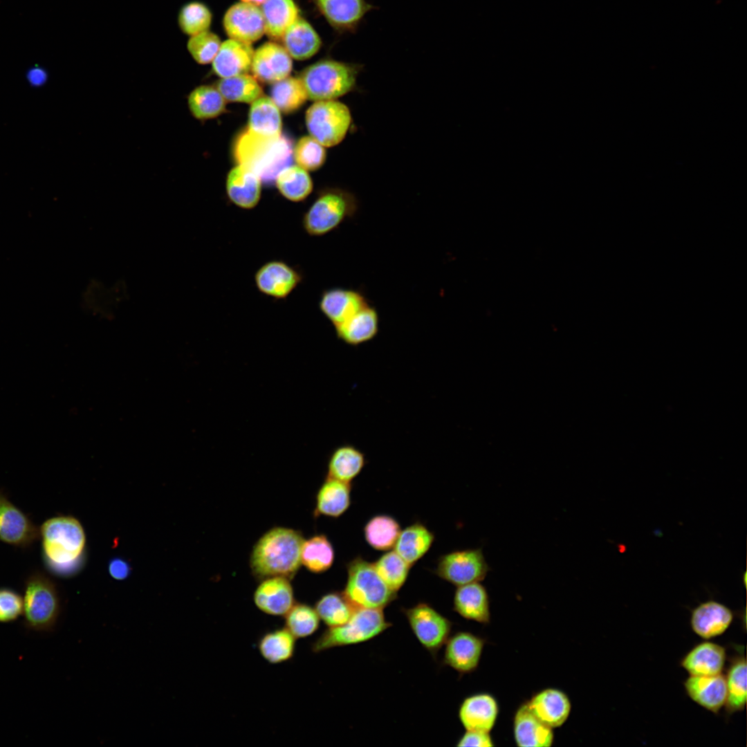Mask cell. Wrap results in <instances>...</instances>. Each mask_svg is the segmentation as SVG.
Instances as JSON below:
<instances>
[{
  "mask_svg": "<svg viewBox=\"0 0 747 747\" xmlns=\"http://www.w3.org/2000/svg\"><path fill=\"white\" fill-rule=\"evenodd\" d=\"M243 3L252 4L256 6H259L264 4L266 0H241Z\"/></svg>",
  "mask_w": 747,
  "mask_h": 747,
  "instance_id": "cell-55",
  "label": "cell"
},
{
  "mask_svg": "<svg viewBox=\"0 0 747 747\" xmlns=\"http://www.w3.org/2000/svg\"><path fill=\"white\" fill-rule=\"evenodd\" d=\"M513 735L516 745L519 747H549L554 741L553 728L541 721L526 702L514 714Z\"/></svg>",
  "mask_w": 747,
  "mask_h": 747,
  "instance_id": "cell-24",
  "label": "cell"
},
{
  "mask_svg": "<svg viewBox=\"0 0 747 747\" xmlns=\"http://www.w3.org/2000/svg\"><path fill=\"white\" fill-rule=\"evenodd\" d=\"M338 339L357 347L374 340L379 333V314L369 304L340 325L334 327Z\"/></svg>",
  "mask_w": 747,
  "mask_h": 747,
  "instance_id": "cell-28",
  "label": "cell"
},
{
  "mask_svg": "<svg viewBox=\"0 0 747 747\" xmlns=\"http://www.w3.org/2000/svg\"><path fill=\"white\" fill-rule=\"evenodd\" d=\"M351 505V483L326 477L316 496L314 516L339 517Z\"/></svg>",
  "mask_w": 747,
  "mask_h": 747,
  "instance_id": "cell-32",
  "label": "cell"
},
{
  "mask_svg": "<svg viewBox=\"0 0 747 747\" xmlns=\"http://www.w3.org/2000/svg\"><path fill=\"white\" fill-rule=\"evenodd\" d=\"M302 273L283 260H270L256 271L254 280L259 293L275 299H286L302 282Z\"/></svg>",
  "mask_w": 747,
  "mask_h": 747,
  "instance_id": "cell-13",
  "label": "cell"
},
{
  "mask_svg": "<svg viewBox=\"0 0 747 747\" xmlns=\"http://www.w3.org/2000/svg\"><path fill=\"white\" fill-rule=\"evenodd\" d=\"M127 284L122 279L108 282L100 279H90L81 295V305L90 315L110 319L127 301Z\"/></svg>",
  "mask_w": 747,
  "mask_h": 747,
  "instance_id": "cell-12",
  "label": "cell"
},
{
  "mask_svg": "<svg viewBox=\"0 0 747 747\" xmlns=\"http://www.w3.org/2000/svg\"><path fill=\"white\" fill-rule=\"evenodd\" d=\"M270 99L279 111L290 113L301 107L308 97L299 77H286L273 83Z\"/></svg>",
  "mask_w": 747,
  "mask_h": 747,
  "instance_id": "cell-45",
  "label": "cell"
},
{
  "mask_svg": "<svg viewBox=\"0 0 747 747\" xmlns=\"http://www.w3.org/2000/svg\"><path fill=\"white\" fill-rule=\"evenodd\" d=\"M305 120L310 136L328 147L344 140L352 122L349 107L335 100L316 101L306 111Z\"/></svg>",
  "mask_w": 747,
  "mask_h": 747,
  "instance_id": "cell-9",
  "label": "cell"
},
{
  "mask_svg": "<svg viewBox=\"0 0 747 747\" xmlns=\"http://www.w3.org/2000/svg\"><path fill=\"white\" fill-rule=\"evenodd\" d=\"M453 609L466 620L481 624L490 621V598L479 582L458 586L453 599Z\"/></svg>",
  "mask_w": 747,
  "mask_h": 747,
  "instance_id": "cell-29",
  "label": "cell"
},
{
  "mask_svg": "<svg viewBox=\"0 0 747 747\" xmlns=\"http://www.w3.org/2000/svg\"><path fill=\"white\" fill-rule=\"evenodd\" d=\"M335 552L328 537L322 534L304 540L301 548V564L309 571L321 573L333 565Z\"/></svg>",
  "mask_w": 747,
  "mask_h": 747,
  "instance_id": "cell-39",
  "label": "cell"
},
{
  "mask_svg": "<svg viewBox=\"0 0 747 747\" xmlns=\"http://www.w3.org/2000/svg\"><path fill=\"white\" fill-rule=\"evenodd\" d=\"M486 640L469 631L450 635L445 643L442 663L461 674L475 671L480 663Z\"/></svg>",
  "mask_w": 747,
  "mask_h": 747,
  "instance_id": "cell-15",
  "label": "cell"
},
{
  "mask_svg": "<svg viewBox=\"0 0 747 747\" xmlns=\"http://www.w3.org/2000/svg\"><path fill=\"white\" fill-rule=\"evenodd\" d=\"M434 540L433 533L423 524L417 522L400 531L394 548L412 566L429 551Z\"/></svg>",
  "mask_w": 747,
  "mask_h": 747,
  "instance_id": "cell-34",
  "label": "cell"
},
{
  "mask_svg": "<svg viewBox=\"0 0 747 747\" xmlns=\"http://www.w3.org/2000/svg\"><path fill=\"white\" fill-rule=\"evenodd\" d=\"M358 210V201L353 194L338 188L324 190L304 214L302 225L308 235L322 237L353 218Z\"/></svg>",
  "mask_w": 747,
  "mask_h": 747,
  "instance_id": "cell-6",
  "label": "cell"
},
{
  "mask_svg": "<svg viewBox=\"0 0 747 747\" xmlns=\"http://www.w3.org/2000/svg\"><path fill=\"white\" fill-rule=\"evenodd\" d=\"M23 598L24 625L37 633L53 631L58 622L61 606L55 583L42 572H34L25 580Z\"/></svg>",
  "mask_w": 747,
  "mask_h": 747,
  "instance_id": "cell-5",
  "label": "cell"
},
{
  "mask_svg": "<svg viewBox=\"0 0 747 747\" xmlns=\"http://www.w3.org/2000/svg\"><path fill=\"white\" fill-rule=\"evenodd\" d=\"M302 533L292 528L275 527L255 543L250 557L251 571L257 579L282 576L292 580L301 564Z\"/></svg>",
  "mask_w": 747,
  "mask_h": 747,
  "instance_id": "cell-2",
  "label": "cell"
},
{
  "mask_svg": "<svg viewBox=\"0 0 747 747\" xmlns=\"http://www.w3.org/2000/svg\"><path fill=\"white\" fill-rule=\"evenodd\" d=\"M226 192L234 205L244 210L253 209L261 199V180L249 167L237 165L228 175Z\"/></svg>",
  "mask_w": 747,
  "mask_h": 747,
  "instance_id": "cell-25",
  "label": "cell"
},
{
  "mask_svg": "<svg viewBox=\"0 0 747 747\" xmlns=\"http://www.w3.org/2000/svg\"><path fill=\"white\" fill-rule=\"evenodd\" d=\"M326 158L324 147L311 136L302 137L293 147V159L298 166L306 171L320 168Z\"/></svg>",
  "mask_w": 747,
  "mask_h": 747,
  "instance_id": "cell-49",
  "label": "cell"
},
{
  "mask_svg": "<svg viewBox=\"0 0 747 747\" xmlns=\"http://www.w3.org/2000/svg\"><path fill=\"white\" fill-rule=\"evenodd\" d=\"M290 580L282 576L261 580L253 595L256 607L268 615L284 616L295 603Z\"/></svg>",
  "mask_w": 747,
  "mask_h": 747,
  "instance_id": "cell-20",
  "label": "cell"
},
{
  "mask_svg": "<svg viewBox=\"0 0 747 747\" xmlns=\"http://www.w3.org/2000/svg\"><path fill=\"white\" fill-rule=\"evenodd\" d=\"M257 647L267 662L279 664L294 656L296 638L284 627L265 633L259 638Z\"/></svg>",
  "mask_w": 747,
  "mask_h": 747,
  "instance_id": "cell-38",
  "label": "cell"
},
{
  "mask_svg": "<svg viewBox=\"0 0 747 747\" xmlns=\"http://www.w3.org/2000/svg\"><path fill=\"white\" fill-rule=\"evenodd\" d=\"M266 34L273 40L282 39L288 28L298 18L294 0H266L261 8Z\"/></svg>",
  "mask_w": 747,
  "mask_h": 747,
  "instance_id": "cell-35",
  "label": "cell"
},
{
  "mask_svg": "<svg viewBox=\"0 0 747 747\" xmlns=\"http://www.w3.org/2000/svg\"><path fill=\"white\" fill-rule=\"evenodd\" d=\"M279 193L287 200L300 202L305 200L313 190V182L306 170L298 165H289L283 169L275 178Z\"/></svg>",
  "mask_w": 747,
  "mask_h": 747,
  "instance_id": "cell-41",
  "label": "cell"
},
{
  "mask_svg": "<svg viewBox=\"0 0 747 747\" xmlns=\"http://www.w3.org/2000/svg\"><path fill=\"white\" fill-rule=\"evenodd\" d=\"M254 52L251 44L228 39L221 43L212 61L213 71L221 78L247 74L251 68Z\"/></svg>",
  "mask_w": 747,
  "mask_h": 747,
  "instance_id": "cell-30",
  "label": "cell"
},
{
  "mask_svg": "<svg viewBox=\"0 0 747 747\" xmlns=\"http://www.w3.org/2000/svg\"><path fill=\"white\" fill-rule=\"evenodd\" d=\"M27 79L33 86H41L46 82L47 73L44 68L35 66L28 71Z\"/></svg>",
  "mask_w": 747,
  "mask_h": 747,
  "instance_id": "cell-54",
  "label": "cell"
},
{
  "mask_svg": "<svg viewBox=\"0 0 747 747\" xmlns=\"http://www.w3.org/2000/svg\"><path fill=\"white\" fill-rule=\"evenodd\" d=\"M362 68L360 64L325 59L306 68L299 79L308 99L332 100L356 89Z\"/></svg>",
  "mask_w": 747,
  "mask_h": 747,
  "instance_id": "cell-4",
  "label": "cell"
},
{
  "mask_svg": "<svg viewBox=\"0 0 747 747\" xmlns=\"http://www.w3.org/2000/svg\"><path fill=\"white\" fill-rule=\"evenodd\" d=\"M347 569L342 593L356 609H383L397 598V592L384 582L373 563L357 557L348 563Z\"/></svg>",
  "mask_w": 747,
  "mask_h": 747,
  "instance_id": "cell-8",
  "label": "cell"
},
{
  "mask_svg": "<svg viewBox=\"0 0 747 747\" xmlns=\"http://www.w3.org/2000/svg\"><path fill=\"white\" fill-rule=\"evenodd\" d=\"M401 611L418 641L435 658L451 634L452 622L426 602Z\"/></svg>",
  "mask_w": 747,
  "mask_h": 747,
  "instance_id": "cell-10",
  "label": "cell"
},
{
  "mask_svg": "<svg viewBox=\"0 0 747 747\" xmlns=\"http://www.w3.org/2000/svg\"><path fill=\"white\" fill-rule=\"evenodd\" d=\"M189 109L199 120L217 117L225 109V100L216 87L201 85L192 91L187 98Z\"/></svg>",
  "mask_w": 747,
  "mask_h": 747,
  "instance_id": "cell-42",
  "label": "cell"
},
{
  "mask_svg": "<svg viewBox=\"0 0 747 747\" xmlns=\"http://www.w3.org/2000/svg\"><path fill=\"white\" fill-rule=\"evenodd\" d=\"M746 659L744 654L732 658L725 675L726 684V711L728 714L741 712L746 704Z\"/></svg>",
  "mask_w": 747,
  "mask_h": 747,
  "instance_id": "cell-37",
  "label": "cell"
},
{
  "mask_svg": "<svg viewBox=\"0 0 747 747\" xmlns=\"http://www.w3.org/2000/svg\"><path fill=\"white\" fill-rule=\"evenodd\" d=\"M284 48L297 60L307 59L318 52L322 40L313 26L298 18L288 28L282 37Z\"/></svg>",
  "mask_w": 747,
  "mask_h": 747,
  "instance_id": "cell-31",
  "label": "cell"
},
{
  "mask_svg": "<svg viewBox=\"0 0 747 747\" xmlns=\"http://www.w3.org/2000/svg\"><path fill=\"white\" fill-rule=\"evenodd\" d=\"M39 537V528L0 490V541L20 548Z\"/></svg>",
  "mask_w": 747,
  "mask_h": 747,
  "instance_id": "cell-14",
  "label": "cell"
},
{
  "mask_svg": "<svg viewBox=\"0 0 747 747\" xmlns=\"http://www.w3.org/2000/svg\"><path fill=\"white\" fill-rule=\"evenodd\" d=\"M526 703L541 721L553 729L562 726L571 710L568 695L561 690L553 688L539 691Z\"/></svg>",
  "mask_w": 747,
  "mask_h": 747,
  "instance_id": "cell-23",
  "label": "cell"
},
{
  "mask_svg": "<svg viewBox=\"0 0 747 747\" xmlns=\"http://www.w3.org/2000/svg\"><path fill=\"white\" fill-rule=\"evenodd\" d=\"M373 564L380 578L396 592L405 584L411 567L395 551L387 552Z\"/></svg>",
  "mask_w": 747,
  "mask_h": 747,
  "instance_id": "cell-47",
  "label": "cell"
},
{
  "mask_svg": "<svg viewBox=\"0 0 747 747\" xmlns=\"http://www.w3.org/2000/svg\"><path fill=\"white\" fill-rule=\"evenodd\" d=\"M734 618L732 611L714 600L701 602L691 612L690 623L700 638L709 640L722 635Z\"/></svg>",
  "mask_w": 747,
  "mask_h": 747,
  "instance_id": "cell-21",
  "label": "cell"
},
{
  "mask_svg": "<svg viewBox=\"0 0 747 747\" xmlns=\"http://www.w3.org/2000/svg\"><path fill=\"white\" fill-rule=\"evenodd\" d=\"M22 614V596L12 589L0 587V623L15 622Z\"/></svg>",
  "mask_w": 747,
  "mask_h": 747,
  "instance_id": "cell-51",
  "label": "cell"
},
{
  "mask_svg": "<svg viewBox=\"0 0 747 747\" xmlns=\"http://www.w3.org/2000/svg\"><path fill=\"white\" fill-rule=\"evenodd\" d=\"M223 25L230 39L249 44L257 41L265 33L261 9L243 2L237 3L228 9Z\"/></svg>",
  "mask_w": 747,
  "mask_h": 747,
  "instance_id": "cell-16",
  "label": "cell"
},
{
  "mask_svg": "<svg viewBox=\"0 0 747 747\" xmlns=\"http://www.w3.org/2000/svg\"><path fill=\"white\" fill-rule=\"evenodd\" d=\"M331 26L340 33H355L365 15L376 8L366 0H314Z\"/></svg>",
  "mask_w": 747,
  "mask_h": 747,
  "instance_id": "cell-18",
  "label": "cell"
},
{
  "mask_svg": "<svg viewBox=\"0 0 747 747\" xmlns=\"http://www.w3.org/2000/svg\"><path fill=\"white\" fill-rule=\"evenodd\" d=\"M369 304L368 299L360 290L333 287L322 292L318 307L323 315L335 327Z\"/></svg>",
  "mask_w": 747,
  "mask_h": 747,
  "instance_id": "cell-17",
  "label": "cell"
},
{
  "mask_svg": "<svg viewBox=\"0 0 747 747\" xmlns=\"http://www.w3.org/2000/svg\"><path fill=\"white\" fill-rule=\"evenodd\" d=\"M246 129L253 133L270 138H277L282 135L280 112L270 98L260 97L252 103Z\"/></svg>",
  "mask_w": 747,
  "mask_h": 747,
  "instance_id": "cell-36",
  "label": "cell"
},
{
  "mask_svg": "<svg viewBox=\"0 0 747 747\" xmlns=\"http://www.w3.org/2000/svg\"><path fill=\"white\" fill-rule=\"evenodd\" d=\"M178 25L183 33L193 36L209 30L212 14L203 3L197 1L184 4L178 14Z\"/></svg>",
  "mask_w": 747,
  "mask_h": 747,
  "instance_id": "cell-48",
  "label": "cell"
},
{
  "mask_svg": "<svg viewBox=\"0 0 747 747\" xmlns=\"http://www.w3.org/2000/svg\"><path fill=\"white\" fill-rule=\"evenodd\" d=\"M39 538L42 560L50 573L68 577L76 571L86 545L78 519L66 515L51 517L40 526Z\"/></svg>",
  "mask_w": 747,
  "mask_h": 747,
  "instance_id": "cell-1",
  "label": "cell"
},
{
  "mask_svg": "<svg viewBox=\"0 0 747 747\" xmlns=\"http://www.w3.org/2000/svg\"><path fill=\"white\" fill-rule=\"evenodd\" d=\"M687 695L704 709L718 713L726 701L725 676H690L683 683Z\"/></svg>",
  "mask_w": 747,
  "mask_h": 747,
  "instance_id": "cell-26",
  "label": "cell"
},
{
  "mask_svg": "<svg viewBox=\"0 0 747 747\" xmlns=\"http://www.w3.org/2000/svg\"><path fill=\"white\" fill-rule=\"evenodd\" d=\"M391 626L381 609L357 608L343 625L329 627L311 645L314 653L356 645L380 635Z\"/></svg>",
  "mask_w": 747,
  "mask_h": 747,
  "instance_id": "cell-7",
  "label": "cell"
},
{
  "mask_svg": "<svg viewBox=\"0 0 747 747\" xmlns=\"http://www.w3.org/2000/svg\"><path fill=\"white\" fill-rule=\"evenodd\" d=\"M292 66L291 57L284 46L269 42L255 50L250 70L258 81L273 84L288 77Z\"/></svg>",
  "mask_w": 747,
  "mask_h": 747,
  "instance_id": "cell-19",
  "label": "cell"
},
{
  "mask_svg": "<svg viewBox=\"0 0 747 747\" xmlns=\"http://www.w3.org/2000/svg\"><path fill=\"white\" fill-rule=\"evenodd\" d=\"M400 531L397 520L386 515L373 517L364 527L366 542L378 551H389L394 547Z\"/></svg>",
  "mask_w": 747,
  "mask_h": 747,
  "instance_id": "cell-40",
  "label": "cell"
},
{
  "mask_svg": "<svg viewBox=\"0 0 747 747\" xmlns=\"http://www.w3.org/2000/svg\"><path fill=\"white\" fill-rule=\"evenodd\" d=\"M284 617L285 627L296 638L313 634L320 626V619L316 610L306 603H295Z\"/></svg>",
  "mask_w": 747,
  "mask_h": 747,
  "instance_id": "cell-46",
  "label": "cell"
},
{
  "mask_svg": "<svg viewBox=\"0 0 747 747\" xmlns=\"http://www.w3.org/2000/svg\"><path fill=\"white\" fill-rule=\"evenodd\" d=\"M365 463V454L360 450L351 444L342 445L330 456L326 477L351 483L361 472Z\"/></svg>",
  "mask_w": 747,
  "mask_h": 747,
  "instance_id": "cell-33",
  "label": "cell"
},
{
  "mask_svg": "<svg viewBox=\"0 0 747 747\" xmlns=\"http://www.w3.org/2000/svg\"><path fill=\"white\" fill-rule=\"evenodd\" d=\"M726 658L723 646L703 641L694 646L682 658L680 665L690 676H714L722 674Z\"/></svg>",
  "mask_w": 747,
  "mask_h": 747,
  "instance_id": "cell-27",
  "label": "cell"
},
{
  "mask_svg": "<svg viewBox=\"0 0 747 747\" xmlns=\"http://www.w3.org/2000/svg\"><path fill=\"white\" fill-rule=\"evenodd\" d=\"M457 741L456 746L492 747L495 746L490 732L468 730Z\"/></svg>",
  "mask_w": 747,
  "mask_h": 747,
  "instance_id": "cell-52",
  "label": "cell"
},
{
  "mask_svg": "<svg viewBox=\"0 0 747 747\" xmlns=\"http://www.w3.org/2000/svg\"><path fill=\"white\" fill-rule=\"evenodd\" d=\"M221 42L215 33L206 30L191 36L187 43V48L192 58L200 64L212 62Z\"/></svg>",
  "mask_w": 747,
  "mask_h": 747,
  "instance_id": "cell-50",
  "label": "cell"
},
{
  "mask_svg": "<svg viewBox=\"0 0 747 747\" xmlns=\"http://www.w3.org/2000/svg\"><path fill=\"white\" fill-rule=\"evenodd\" d=\"M499 712L495 697L485 692L477 693L461 702L459 719L465 730L490 732L496 723Z\"/></svg>",
  "mask_w": 747,
  "mask_h": 747,
  "instance_id": "cell-22",
  "label": "cell"
},
{
  "mask_svg": "<svg viewBox=\"0 0 747 747\" xmlns=\"http://www.w3.org/2000/svg\"><path fill=\"white\" fill-rule=\"evenodd\" d=\"M216 88L229 102L252 103L263 93L258 80L248 74L221 78Z\"/></svg>",
  "mask_w": 747,
  "mask_h": 747,
  "instance_id": "cell-43",
  "label": "cell"
},
{
  "mask_svg": "<svg viewBox=\"0 0 747 747\" xmlns=\"http://www.w3.org/2000/svg\"><path fill=\"white\" fill-rule=\"evenodd\" d=\"M108 570L113 578L117 580H122L129 575L130 566L124 560L115 558L110 562Z\"/></svg>",
  "mask_w": 747,
  "mask_h": 747,
  "instance_id": "cell-53",
  "label": "cell"
},
{
  "mask_svg": "<svg viewBox=\"0 0 747 747\" xmlns=\"http://www.w3.org/2000/svg\"><path fill=\"white\" fill-rule=\"evenodd\" d=\"M234 156L238 165L253 170L261 181L273 183L277 174L290 165L293 159V145L288 137H266L246 129L238 136L234 146Z\"/></svg>",
  "mask_w": 747,
  "mask_h": 747,
  "instance_id": "cell-3",
  "label": "cell"
},
{
  "mask_svg": "<svg viewBox=\"0 0 747 747\" xmlns=\"http://www.w3.org/2000/svg\"><path fill=\"white\" fill-rule=\"evenodd\" d=\"M490 570L482 549L471 548L441 555L435 573L443 580L458 587L484 580Z\"/></svg>",
  "mask_w": 747,
  "mask_h": 747,
  "instance_id": "cell-11",
  "label": "cell"
},
{
  "mask_svg": "<svg viewBox=\"0 0 747 747\" xmlns=\"http://www.w3.org/2000/svg\"><path fill=\"white\" fill-rule=\"evenodd\" d=\"M320 619L329 627L343 625L352 616L356 608L342 592L331 591L322 596L315 603Z\"/></svg>",
  "mask_w": 747,
  "mask_h": 747,
  "instance_id": "cell-44",
  "label": "cell"
}]
</instances>
